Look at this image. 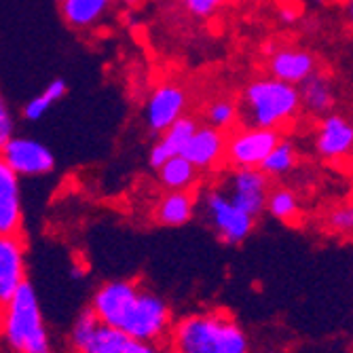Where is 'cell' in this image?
<instances>
[{
	"mask_svg": "<svg viewBox=\"0 0 353 353\" xmlns=\"http://www.w3.org/2000/svg\"><path fill=\"white\" fill-rule=\"evenodd\" d=\"M299 17H301V11H299L296 7H290V5L279 7V11H277V19H279L281 23H285V26L296 23V21H299Z\"/></svg>",
	"mask_w": 353,
	"mask_h": 353,
	"instance_id": "83f0119b",
	"label": "cell"
},
{
	"mask_svg": "<svg viewBox=\"0 0 353 353\" xmlns=\"http://www.w3.org/2000/svg\"><path fill=\"white\" fill-rule=\"evenodd\" d=\"M170 353H250V339L231 313L210 309L174 322Z\"/></svg>",
	"mask_w": 353,
	"mask_h": 353,
	"instance_id": "7a4b0ae2",
	"label": "cell"
},
{
	"mask_svg": "<svg viewBox=\"0 0 353 353\" xmlns=\"http://www.w3.org/2000/svg\"><path fill=\"white\" fill-rule=\"evenodd\" d=\"M283 140L279 130L269 127H245V130L231 132L227 138V163L237 168H261L271 150Z\"/></svg>",
	"mask_w": 353,
	"mask_h": 353,
	"instance_id": "8992f818",
	"label": "cell"
},
{
	"mask_svg": "<svg viewBox=\"0 0 353 353\" xmlns=\"http://www.w3.org/2000/svg\"><path fill=\"white\" fill-rule=\"evenodd\" d=\"M192 214H195V195L190 190H165V195L154 205V222L170 229L184 227Z\"/></svg>",
	"mask_w": 353,
	"mask_h": 353,
	"instance_id": "e0dca14e",
	"label": "cell"
},
{
	"mask_svg": "<svg viewBox=\"0 0 353 353\" xmlns=\"http://www.w3.org/2000/svg\"><path fill=\"white\" fill-rule=\"evenodd\" d=\"M299 161V150L294 146L292 140H281L273 150L271 154L263 161L261 170L269 176V178H283L285 174H290L294 170Z\"/></svg>",
	"mask_w": 353,
	"mask_h": 353,
	"instance_id": "603a6c76",
	"label": "cell"
},
{
	"mask_svg": "<svg viewBox=\"0 0 353 353\" xmlns=\"http://www.w3.org/2000/svg\"><path fill=\"white\" fill-rule=\"evenodd\" d=\"M89 307L102 324L148 343H163L174 326L168 301L142 288L136 279L102 283L93 292Z\"/></svg>",
	"mask_w": 353,
	"mask_h": 353,
	"instance_id": "6da1fadb",
	"label": "cell"
},
{
	"mask_svg": "<svg viewBox=\"0 0 353 353\" xmlns=\"http://www.w3.org/2000/svg\"><path fill=\"white\" fill-rule=\"evenodd\" d=\"M72 353H170L161 347V343H148L134 339L117 328L100 324L89 341Z\"/></svg>",
	"mask_w": 353,
	"mask_h": 353,
	"instance_id": "9a60e30c",
	"label": "cell"
},
{
	"mask_svg": "<svg viewBox=\"0 0 353 353\" xmlns=\"http://www.w3.org/2000/svg\"><path fill=\"white\" fill-rule=\"evenodd\" d=\"M241 108L248 127H269L279 130L290 123L303 108L299 85L273 77L254 79L243 87Z\"/></svg>",
	"mask_w": 353,
	"mask_h": 353,
	"instance_id": "277c9868",
	"label": "cell"
},
{
	"mask_svg": "<svg viewBox=\"0 0 353 353\" xmlns=\"http://www.w3.org/2000/svg\"><path fill=\"white\" fill-rule=\"evenodd\" d=\"M227 138L229 136L222 130H216L208 123L199 125V130L192 134L180 154L186 157L199 172H208L216 168L227 154Z\"/></svg>",
	"mask_w": 353,
	"mask_h": 353,
	"instance_id": "5bb4252c",
	"label": "cell"
},
{
	"mask_svg": "<svg viewBox=\"0 0 353 353\" xmlns=\"http://www.w3.org/2000/svg\"><path fill=\"white\" fill-rule=\"evenodd\" d=\"M23 231V192L21 176L0 152V235H21Z\"/></svg>",
	"mask_w": 353,
	"mask_h": 353,
	"instance_id": "8fae6325",
	"label": "cell"
},
{
	"mask_svg": "<svg viewBox=\"0 0 353 353\" xmlns=\"http://www.w3.org/2000/svg\"><path fill=\"white\" fill-rule=\"evenodd\" d=\"M188 106V93L182 85L165 81L157 85L144 104V123L148 132L161 136L180 117H184Z\"/></svg>",
	"mask_w": 353,
	"mask_h": 353,
	"instance_id": "ba28073f",
	"label": "cell"
},
{
	"mask_svg": "<svg viewBox=\"0 0 353 353\" xmlns=\"http://www.w3.org/2000/svg\"><path fill=\"white\" fill-rule=\"evenodd\" d=\"M28 281V259L21 235H0V307Z\"/></svg>",
	"mask_w": 353,
	"mask_h": 353,
	"instance_id": "7c38bea8",
	"label": "cell"
},
{
	"mask_svg": "<svg viewBox=\"0 0 353 353\" xmlns=\"http://www.w3.org/2000/svg\"><path fill=\"white\" fill-rule=\"evenodd\" d=\"M259 353H275V351H259Z\"/></svg>",
	"mask_w": 353,
	"mask_h": 353,
	"instance_id": "4dcf8cb0",
	"label": "cell"
},
{
	"mask_svg": "<svg viewBox=\"0 0 353 353\" xmlns=\"http://www.w3.org/2000/svg\"><path fill=\"white\" fill-rule=\"evenodd\" d=\"M315 152L324 161H341L353 152V123L341 112H328L319 119L315 134Z\"/></svg>",
	"mask_w": 353,
	"mask_h": 353,
	"instance_id": "4fadbf2b",
	"label": "cell"
},
{
	"mask_svg": "<svg viewBox=\"0 0 353 353\" xmlns=\"http://www.w3.org/2000/svg\"><path fill=\"white\" fill-rule=\"evenodd\" d=\"M267 72L273 79L301 85L317 72V57L303 47H267Z\"/></svg>",
	"mask_w": 353,
	"mask_h": 353,
	"instance_id": "30bf717a",
	"label": "cell"
},
{
	"mask_svg": "<svg viewBox=\"0 0 353 353\" xmlns=\"http://www.w3.org/2000/svg\"><path fill=\"white\" fill-rule=\"evenodd\" d=\"M110 5V0H59V13L72 30H89L104 19Z\"/></svg>",
	"mask_w": 353,
	"mask_h": 353,
	"instance_id": "d6986e66",
	"label": "cell"
},
{
	"mask_svg": "<svg viewBox=\"0 0 353 353\" xmlns=\"http://www.w3.org/2000/svg\"><path fill=\"white\" fill-rule=\"evenodd\" d=\"M347 19L353 23V0H347Z\"/></svg>",
	"mask_w": 353,
	"mask_h": 353,
	"instance_id": "f1b7e54d",
	"label": "cell"
},
{
	"mask_svg": "<svg viewBox=\"0 0 353 353\" xmlns=\"http://www.w3.org/2000/svg\"><path fill=\"white\" fill-rule=\"evenodd\" d=\"M197 130H199V123L195 117H188V114L180 117L172 127H168V130L161 134V138L150 146L148 165L154 172L159 168H163L172 157L182 152V148L186 146V142L192 138V134H195Z\"/></svg>",
	"mask_w": 353,
	"mask_h": 353,
	"instance_id": "2e32d148",
	"label": "cell"
},
{
	"mask_svg": "<svg viewBox=\"0 0 353 353\" xmlns=\"http://www.w3.org/2000/svg\"><path fill=\"white\" fill-rule=\"evenodd\" d=\"M237 114H239V106L235 100L231 98H218L214 100L208 110H205V123L216 127V130H231L237 121Z\"/></svg>",
	"mask_w": 353,
	"mask_h": 353,
	"instance_id": "cb8c5ba5",
	"label": "cell"
},
{
	"mask_svg": "<svg viewBox=\"0 0 353 353\" xmlns=\"http://www.w3.org/2000/svg\"><path fill=\"white\" fill-rule=\"evenodd\" d=\"M157 176L165 190H190L199 180V170L186 157L176 154L163 168L157 170Z\"/></svg>",
	"mask_w": 353,
	"mask_h": 353,
	"instance_id": "44dd1931",
	"label": "cell"
},
{
	"mask_svg": "<svg viewBox=\"0 0 353 353\" xmlns=\"http://www.w3.org/2000/svg\"><path fill=\"white\" fill-rule=\"evenodd\" d=\"M180 3L192 17L208 19L224 5V0H180Z\"/></svg>",
	"mask_w": 353,
	"mask_h": 353,
	"instance_id": "4316f807",
	"label": "cell"
},
{
	"mask_svg": "<svg viewBox=\"0 0 353 353\" xmlns=\"http://www.w3.org/2000/svg\"><path fill=\"white\" fill-rule=\"evenodd\" d=\"M269 176L261 168H237L227 182V192L231 199L245 210L250 216L259 218L267 212L269 199Z\"/></svg>",
	"mask_w": 353,
	"mask_h": 353,
	"instance_id": "9c48e42d",
	"label": "cell"
},
{
	"mask_svg": "<svg viewBox=\"0 0 353 353\" xmlns=\"http://www.w3.org/2000/svg\"><path fill=\"white\" fill-rule=\"evenodd\" d=\"M301 91V102H303V110H307L313 117H324L328 112H332L336 95H334V87L332 81L324 74H313L307 81H303L299 85Z\"/></svg>",
	"mask_w": 353,
	"mask_h": 353,
	"instance_id": "ac0fdd59",
	"label": "cell"
},
{
	"mask_svg": "<svg viewBox=\"0 0 353 353\" xmlns=\"http://www.w3.org/2000/svg\"><path fill=\"white\" fill-rule=\"evenodd\" d=\"M324 227L332 235L353 237V203H343V205H336L334 210H330L324 220Z\"/></svg>",
	"mask_w": 353,
	"mask_h": 353,
	"instance_id": "d4e9b609",
	"label": "cell"
},
{
	"mask_svg": "<svg viewBox=\"0 0 353 353\" xmlns=\"http://www.w3.org/2000/svg\"><path fill=\"white\" fill-rule=\"evenodd\" d=\"M110 3H114V0H110ZM121 3H125V5H134V3H138V0H121Z\"/></svg>",
	"mask_w": 353,
	"mask_h": 353,
	"instance_id": "f546056e",
	"label": "cell"
},
{
	"mask_svg": "<svg viewBox=\"0 0 353 353\" xmlns=\"http://www.w3.org/2000/svg\"><path fill=\"white\" fill-rule=\"evenodd\" d=\"M0 345L7 353H55L39 292L30 281L0 307Z\"/></svg>",
	"mask_w": 353,
	"mask_h": 353,
	"instance_id": "3957f363",
	"label": "cell"
},
{
	"mask_svg": "<svg viewBox=\"0 0 353 353\" xmlns=\"http://www.w3.org/2000/svg\"><path fill=\"white\" fill-rule=\"evenodd\" d=\"M267 212L281 222L292 224L301 216V201L296 197V192L290 190L288 186H275L269 190L267 199Z\"/></svg>",
	"mask_w": 353,
	"mask_h": 353,
	"instance_id": "7402d4cb",
	"label": "cell"
},
{
	"mask_svg": "<svg viewBox=\"0 0 353 353\" xmlns=\"http://www.w3.org/2000/svg\"><path fill=\"white\" fill-rule=\"evenodd\" d=\"M17 134V121L15 114L11 110V104L7 102V98L0 93V150L5 148V144Z\"/></svg>",
	"mask_w": 353,
	"mask_h": 353,
	"instance_id": "484cf974",
	"label": "cell"
},
{
	"mask_svg": "<svg viewBox=\"0 0 353 353\" xmlns=\"http://www.w3.org/2000/svg\"><path fill=\"white\" fill-rule=\"evenodd\" d=\"M0 152L21 178H45L55 170L53 150L32 136L15 134Z\"/></svg>",
	"mask_w": 353,
	"mask_h": 353,
	"instance_id": "52a82bcc",
	"label": "cell"
},
{
	"mask_svg": "<svg viewBox=\"0 0 353 353\" xmlns=\"http://www.w3.org/2000/svg\"><path fill=\"white\" fill-rule=\"evenodd\" d=\"M66 95H68V83H66V79H53V81H49L37 95H32V98L23 104L21 119L26 123H39L63 98H66Z\"/></svg>",
	"mask_w": 353,
	"mask_h": 353,
	"instance_id": "ffe728a7",
	"label": "cell"
},
{
	"mask_svg": "<svg viewBox=\"0 0 353 353\" xmlns=\"http://www.w3.org/2000/svg\"><path fill=\"white\" fill-rule=\"evenodd\" d=\"M203 208L214 233L229 245L243 243L256 227V218L241 210L227 190L214 188L205 192Z\"/></svg>",
	"mask_w": 353,
	"mask_h": 353,
	"instance_id": "5b68a950",
	"label": "cell"
}]
</instances>
